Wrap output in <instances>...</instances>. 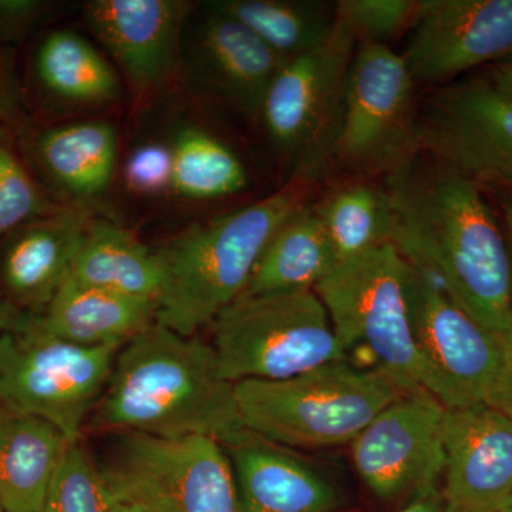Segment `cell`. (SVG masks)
<instances>
[{"instance_id":"obj_7","label":"cell","mask_w":512,"mask_h":512,"mask_svg":"<svg viewBox=\"0 0 512 512\" xmlns=\"http://www.w3.org/2000/svg\"><path fill=\"white\" fill-rule=\"evenodd\" d=\"M409 262L392 242L349 259L315 288L346 353L365 349L404 393L424 392L406 281Z\"/></svg>"},{"instance_id":"obj_15","label":"cell","mask_w":512,"mask_h":512,"mask_svg":"<svg viewBox=\"0 0 512 512\" xmlns=\"http://www.w3.org/2000/svg\"><path fill=\"white\" fill-rule=\"evenodd\" d=\"M441 494L448 512H503L512 498V420L491 404L446 409Z\"/></svg>"},{"instance_id":"obj_26","label":"cell","mask_w":512,"mask_h":512,"mask_svg":"<svg viewBox=\"0 0 512 512\" xmlns=\"http://www.w3.org/2000/svg\"><path fill=\"white\" fill-rule=\"evenodd\" d=\"M208 8L231 16L285 60L325 42L336 25V6L289 0H214Z\"/></svg>"},{"instance_id":"obj_1","label":"cell","mask_w":512,"mask_h":512,"mask_svg":"<svg viewBox=\"0 0 512 512\" xmlns=\"http://www.w3.org/2000/svg\"><path fill=\"white\" fill-rule=\"evenodd\" d=\"M390 242L500 338L512 312V255L480 185L413 156L390 173Z\"/></svg>"},{"instance_id":"obj_38","label":"cell","mask_w":512,"mask_h":512,"mask_svg":"<svg viewBox=\"0 0 512 512\" xmlns=\"http://www.w3.org/2000/svg\"><path fill=\"white\" fill-rule=\"evenodd\" d=\"M23 311L10 305V302L0 301V333L15 328L19 320L22 319Z\"/></svg>"},{"instance_id":"obj_11","label":"cell","mask_w":512,"mask_h":512,"mask_svg":"<svg viewBox=\"0 0 512 512\" xmlns=\"http://www.w3.org/2000/svg\"><path fill=\"white\" fill-rule=\"evenodd\" d=\"M356 42L338 18L325 42L286 60L265 94L259 117L276 146L292 154L302 170H318L335 156Z\"/></svg>"},{"instance_id":"obj_4","label":"cell","mask_w":512,"mask_h":512,"mask_svg":"<svg viewBox=\"0 0 512 512\" xmlns=\"http://www.w3.org/2000/svg\"><path fill=\"white\" fill-rule=\"evenodd\" d=\"M403 394L380 370L349 359L292 379L235 384L239 416L247 430L291 450L350 444Z\"/></svg>"},{"instance_id":"obj_30","label":"cell","mask_w":512,"mask_h":512,"mask_svg":"<svg viewBox=\"0 0 512 512\" xmlns=\"http://www.w3.org/2000/svg\"><path fill=\"white\" fill-rule=\"evenodd\" d=\"M0 131V241L15 229L57 210Z\"/></svg>"},{"instance_id":"obj_16","label":"cell","mask_w":512,"mask_h":512,"mask_svg":"<svg viewBox=\"0 0 512 512\" xmlns=\"http://www.w3.org/2000/svg\"><path fill=\"white\" fill-rule=\"evenodd\" d=\"M84 20L140 93L156 92L177 66L188 3L92 0Z\"/></svg>"},{"instance_id":"obj_2","label":"cell","mask_w":512,"mask_h":512,"mask_svg":"<svg viewBox=\"0 0 512 512\" xmlns=\"http://www.w3.org/2000/svg\"><path fill=\"white\" fill-rule=\"evenodd\" d=\"M86 429L163 439L205 436L224 446L249 433L235 384L221 375L211 343L160 323L119 350Z\"/></svg>"},{"instance_id":"obj_22","label":"cell","mask_w":512,"mask_h":512,"mask_svg":"<svg viewBox=\"0 0 512 512\" xmlns=\"http://www.w3.org/2000/svg\"><path fill=\"white\" fill-rule=\"evenodd\" d=\"M70 276L80 284L157 305L163 288L157 251L109 221L90 222Z\"/></svg>"},{"instance_id":"obj_10","label":"cell","mask_w":512,"mask_h":512,"mask_svg":"<svg viewBox=\"0 0 512 512\" xmlns=\"http://www.w3.org/2000/svg\"><path fill=\"white\" fill-rule=\"evenodd\" d=\"M406 292L424 392L446 409L490 403L503 366L500 338L410 264Z\"/></svg>"},{"instance_id":"obj_6","label":"cell","mask_w":512,"mask_h":512,"mask_svg":"<svg viewBox=\"0 0 512 512\" xmlns=\"http://www.w3.org/2000/svg\"><path fill=\"white\" fill-rule=\"evenodd\" d=\"M120 346L74 345L23 313L0 333V402L6 412L49 421L79 443L113 372Z\"/></svg>"},{"instance_id":"obj_33","label":"cell","mask_w":512,"mask_h":512,"mask_svg":"<svg viewBox=\"0 0 512 512\" xmlns=\"http://www.w3.org/2000/svg\"><path fill=\"white\" fill-rule=\"evenodd\" d=\"M46 2L40 0H0V42L22 39L45 18Z\"/></svg>"},{"instance_id":"obj_27","label":"cell","mask_w":512,"mask_h":512,"mask_svg":"<svg viewBox=\"0 0 512 512\" xmlns=\"http://www.w3.org/2000/svg\"><path fill=\"white\" fill-rule=\"evenodd\" d=\"M338 266L390 242L392 211L386 190L349 185L316 210Z\"/></svg>"},{"instance_id":"obj_5","label":"cell","mask_w":512,"mask_h":512,"mask_svg":"<svg viewBox=\"0 0 512 512\" xmlns=\"http://www.w3.org/2000/svg\"><path fill=\"white\" fill-rule=\"evenodd\" d=\"M210 328L221 375L234 384L292 379L349 359L313 289L241 295Z\"/></svg>"},{"instance_id":"obj_35","label":"cell","mask_w":512,"mask_h":512,"mask_svg":"<svg viewBox=\"0 0 512 512\" xmlns=\"http://www.w3.org/2000/svg\"><path fill=\"white\" fill-rule=\"evenodd\" d=\"M484 80L498 92L512 97V55L491 64Z\"/></svg>"},{"instance_id":"obj_39","label":"cell","mask_w":512,"mask_h":512,"mask_svg":"<svg viewBox=\"0 0 512 512\" xmlns=\"http://www.w3.org/2000/svg\"><path fill=\"white\" fill-rule=\"evenodd\" d=\"M503 211L505 218V225H507L508 235H510L512 244V192H505Z\"/></svg>"},{"instance_id":"obj_12","label":"cell","mask_w":512,"mask_h":512,"mask_svg":"<svg viewBox=\"0 0 512 512\" xmlns=\"http://www.w3.org/2000/svg\"><path fill=\"white\" fill-rule=\"evenodd\" d=\"M483 187L512 192V97L491 84L444 87L419 110V151Z\"/></svg>"},{"instance_id":"obj_25","label":"cell","mask_w":512,"mask_h":512,"mask_svg":"<svg viewBox=\"0 0 512 512\" xmlns=\"http://www.w3.org/2000/svg\"><path fill=\"white\" fill-rule=\"evenodd\" d=\"M35 72L47 93L67 103L104 106L123 94L119 74L109 60L73 30H55L43 39Z\"/></svg>"},{"instance_id":"obj_43","label":"cell","mask_w":512,"mask_h":512,"mask_svg":"<svg viewBox=\"0 0 512 512\" xmlns=\"http://www.w3.org/2000/svg\"><path fill=\"white\" fill-rule=\"evenodd\" d=\"M0 512H5L3 511L2 505H0Z\"/></svg>"},{"instance_id":"obj_23","label":"cell","mask_w":512,"mask_h":512,"mask_svg":"<svg viewBox=\"0 0 512 512\" xmlns=\"http://www.w3.org/2000/svg\"><path fill=\"white\" fill-rule=\"evenodd\" d=\"M33 150L37 163L63 190L92 198L113 181L119 140L106 121H80L43 131Z\"/></svg>"},{"instance_id":"obj_40","label":"cell","mask_w":512,"mask_h":512,"mask_svg":"<svg viewBox=\"0 0 512 512\" xmlns=\"http://www.w3.org/2000/svg\"><path fill=\"white\" fill-rule=\"evenodd\" d=\"M113 512H146L141 510V508L136 507V505L117 503L116 507H114Z\"/></svg>"},{"instance_id":"obj_17","label":"cell","mask_w":512,"mask_h":512,"mask_svg":"<svg viewBox=\"0 0 512 512\" xmlns=\"http://www.w3.org/2000/svg\"><path fill=\"white\" fill-rule=\"evenodd\" d=\"M90 222L79 208L59 207L0 241V285L10 305L23 312L45 311L72 275Z\"/></svg>"},{"instance_id":"obj_9","label":"cell","mask_w":512,"mask_h":512,"mask_svg":"<svg viewBox=\"0 0 512 512\" xmlns=\"http://www.w3.org/2000/svg\"><path fill=\"white\" fill-rule=\"evenodd\" d=\"M403 55L360 42L350 64L335 156L356 171L390 173L419 151L416 87Z\"/></svg>"},{"instance_id":"obj_31","label":"cell","mask_w":512,"mask_h":512,"mask_svg":"<svg viewBox=\"0 0 512 512\" xmlns=\"http://www.w3.org/2000/svg\"><path fill=\"white\" fill-rule=\"evenodd\" d=\"M336 16L360 42L386 45L387 39L413 26L420 2L413 0H342L335 3Z\"/></svg>"},{"instance_id":"obj_24","label":"cell","mask_w":512,"mask_h":512,"mask_svg":"<svg viewBox=\"0 0 512 512\" xmlns=\"http://www.w3.org/2000/svg\"><path fill=\"white\" fill-rule=\"evenodd\" d=\"M336 266L338 264L318 212L303 205L275 232L242 295L302 289L315 291Z\"/></svg>"},{"instance_id":"obj_18","label":"cell","mask_w":512,"mask_h":512,"mask_svg":"<svg viewBox=\"0 0 512 512\" xmlns=\"http://www.w3.org/2000/svg\"><path fill=\"white\" fill-rule=\"evenodd\" d=\"M205 9L192 47L194 74L215 96L259 117L265 94L286 60L238 20Z\"/></svg>"},{"instance_id":"obj_28","label":"cell","mask_w":512,"mask_h":512,"mask_svg":"<svg viewBox=\"0 0 512 512\" xmlns=\"http://www.w3.org/2000/svg\"><path fill=\"white\" fill-rule=\"evenodd\" d=\"M173 148L171 190L191 200H214L244 190L247 170L231 148L197 127L181 130Z\"/></svg>"},{"instance_id":"obj_41","label":"cell","mask_w":512,"mask_h":512,"mask_svg":"<svg viewBox=\"0 0 512 512\" xmlns=\"http://www.w3.org/2000/svg\"><path fill=\"white\" fill-rule=\"evenodd\" d=\"M503 512H512V498L510 500V503L507 504V507H505V510Z\"/></svg>"},{"instance_id":"obj_34","label":"cell","mask_w":512,"mask_h":512,"mask_svg":"<svg viewBox=\"0 0 512 512\" xmlns=\"http://www.w3.org/2000/svg\"><path fill=\"white\" fill-rule=\"evenodd\" d=\"M500 340L503 346V366H501L497 387L488 404L501 410L512 420V312L510 322L500 336Z\"/></svg>"},{"instance_id":"obj_29","label":"cell","mask_w":512,"mask_h":512,"mask_svg":"<svg viewBox=\"0 0 512 512\" xmlns=\"http://www.w3.org/2000/svg\"><path fill=\"white\" fill-rule=\"evenodd\" d=\"M116 505L99 463L79 441L64 454L40 512H113Z\"/></svg>"},{"instance_id":"obj_20","label":"cell","mask_w":512,"mask_h":512,"mask_svg":"<svg viewBox=\"0 0 512 512\" xmlns=\"http://www.w3.org/2000/svg\"><path fill=\"white\" fill-rule=\"evenodd\" d=\"M157 313V302L80 284L69 276L36 319L50 335L74 345L123 348L157 323Z\"/></svg>"},{"instance_id":"obj_19","label":"cell","mask_w":512,"mask_h":512,"mask_svg":"<svg viewBox=\"0 0 512 512\" xmlns=\"http://www.w3.org/2000/svg\"><path fill=\"white\" fill-rule=\"evenodd\" d=\"M239 495L241 512H335V485L291 448L249 431L225 444Z\"/></svg>"},{"instance_id":"obj_3","label":"cell","mask_w":512,"mask_h":512,"mask_svg":"<svg viewBox=\"0 0 512 512\" xmlns=\"http://www.w3.org/2000/svg\"><path fill=\"white\" fill-rule=\"evenodd\" d=\"M302 207L298 190L286 187L170 239L157 251L163 269L157 323L185 336L210 328L245 292L275 232Z\"/></svg>"},{"instance_id":"obj_36","label":"cell","mask_w":512,"mask_h":512,"mask_svg":"<svg viewBox=\"0 0 512 512\" xmlns=\"http://www.w3.org/2000/svg\"><path fill=\"white\" fill-rule=\"evenodd\" d=\"M399 512H448L440 490L417 494Z\"/></svg>"},{"instance_id":"obj_42","label":"cell","mask_w":512,"mask_h":512,"mask_svg":"<svg viewBox=\"0 0 512 512\" xmlns=\"http://www.w3.org/2000/svg\"><path fill=\"white\" fill-rule=\"evenodd\" d=\"M3 412H5V409H3L2 402H0V414H2Z\"/></svg>"},{"instance_id":"obj_37","label":"cell","mask_w":512,"mask_h":512,"mask_svg":"<svg viewBox=\"0 0 512 512\" xmlns=\"http://www.w3.org/2000/svg\"><path fill=\"white\" fill-rule=\"evenodd\" d=\"M18 110L16 93L5 66L0 62V121L9 120Z\"/></svg>"},{"instance_id":"obj_8","label":"cell","mask_w":512,"mask_h":512,"mask_svg":"<svg viewBox=\"0 0 512 512\" xmlns=\"http://www.w3.org/2000/svg\"><path fill=\"white\" fill-rule=\"evenodd\" d=\"M114 436L99 466L117 503L146 512H241L234 467L220 441Z\"/></svg>"},{"instance_id":"obj_14","label":"cell","mask_w":512,"mask_h":512,"mask_svg":"<svg viewBox=\"0 0 512 512\" xmlns=\"http://www.w3.org/2000/svg\"><path fill=\"white\" fill-rule=\"evenodd\" d=\"M403 53L414 82L441 83L512 55V0H421Z\"/></svg>"},{"instance_id":"obj_13","label":"cell","mask_w":512,"mask_h":512,"mask_svg":"<svg viewBox=\"0 0 512 512\" xmlns=\"http://www.w3.org/2000/svg\"><path fill=\"white\" fill-rule=\"evenodd\" d=\"M446 407L426 392L403 394L350 443L366 487L384 501L440 490Z\"/></svg>"},{"instance_id":"obj_21","label":"cell","mask_w":512,"mask_h":512,"mask_svg":"<svg viewBox=\"0 0 512 512\" xmlns=\"http://www.w3.org/2000/svg\"><path fill=\"white\" fill-rule=\"evenodd\" d=\"M73 443L49 421L0 414V505L5 512H40L64 454Z\"/></svg>"},{"instance_id":"obj_32","label":"cell","mask_w":512,"mask_h":512,"mask_svg":"<svg viewBox=\"0 0 512 512\" xmlns=\"http://www.w3.org/2000/svg\"><path fill=\"white\" fill-rule=\"evenodd\" d=\"M124 178L127 187L138 194H160L173 185V148L147 143L128 157Z\"/></svg>"}]
</instances>
